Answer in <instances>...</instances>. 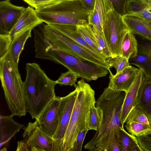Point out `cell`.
Wrapping results in <instances>:
<instances>
[{"label":"cell","mask_w":151,"mask_h":151,"mask_svg":"<svg viewBox=\"0 0 151 151\" xmlns=\"http://www.w3.org/2000/svg\"><path fill=\"white\" fill-rule=\"evenodd\" d=\"M125 95L123 91L114 90L108 87L104 88L96 101L99 125L93 138L85 145V149L91 151L96 145L108 139L116 130L124 127L121 115Z\"/></svg>","instance_id":"6da1fadb"},{"label":"cell","mask_w":151,"mask_h":151,"mask_svg":"<svg viewBox=\"0 0 151 151\" xmlns=\"http://www.w3.org/2000/svg\"><path fill=\"white\" fill-rule=\"evenodd\" d=\"M26 70L24 82L26 110L32 119H36L56 96L57 83L37 63H27Z\"/></svg>","instance_id":"7a4b0ae2"},{"label":"cell","mask_w":151,"mask_h":151,"mask_svg":"<svg viewBox=\"0 0 151 151\" xmlns=\"http://www.w3.org/2000/svg\"><path fill=\"white\" fill-rule=\"evenodd\" d=\"M78 93L63 139L62 151H72L77 136L81 130L88 129L91 109L95 106V91L83 79L74 86Z\"/></svg>","instance_id":"3957f363"},{"label":"cell","mask_w":151,"mask_h":151,"mask_svg":"<svg viewBox=\"0 0 151 151\" xmlns=\"http://www.w3.org/2000/svg\"><path fill=\"white\" fill-rule=\"evenodd\" d=\"M38 58L49 60L61 64L87 81L105 76L109 70L62 51L46 41L42 42L37 51Z\"/></svg>","instance_id":"277c9868"},{"label":"cell","mask_w":151,"mask_h":151,"mask_svg":"<svg viewBox=\"0 0 151 151\" xmlns=\"http://www.w3.org/2000/svg\"><path fill=\"white\" fill-rule=\"evenodd\" d=\"M35 10L39 18L47 24H88L90 14L81 0H58Z\"/></svg>","instance_id":"5b68a950"},{"label":"cell","mask_w":151,"mask_h":151,"mask_svg":"<svg viewBox=\"0 0 151 151\" xmlns=\"http://www.w3.org/2000/svg\"><path fill=\"white\" fill-rule=\"evenodd\" d=\"M0 77L11 115L13 116H25L27 112L24 82L22 80L18 66L14 64L8 54L0 59Z\"/></svg>","instance_id":"8992f818"},{"label":"cell","mask_w":151,"mask_h":151,"mask_svg":"<svg viewBox=\"0 0 151 151\" xmlns=\"http://www.w3.org/2000/svg\"><path fill=\"white\" fill-rule=\"evenodd\" d=\"M40 25L48 41L59 49L81 60L110 69L104 58L77 43L48 24L42 23Z\"/></svg>","instance_id":"52a82bcc"},{"label":"cell","mask_w":151,"mask_h":151,"mask_svg":"<svg viewBox=\"0 0 151 151\" xmlns=\"http://www.w3.org/2000/svg\"><path fill=\"white\" fill-rule=\"evenodd\" d=\"M103 31L111 57L120 55L123 38L130 30L122 16L114 9L106 14L103 25Z\"/></svg>","instance_id":"ba28073f"},{"label":"cell","mask_w":151,"mask_h":151,"mask_svg":"<svg viewBox=\"0 0 151 151\" xmlns=\"http://www.w3.org/2000/svg\"><path fill=\"white\" fill-rule=\"evenodd\" d=\"M76 88L67 95L61 97L58 111V123L53 138L54 151H62L63 139L76 99Z\"/></svg>","instance_id":"9c48e42d"},{"label":"cell","mask_w":151,"mask_h":151,"mask_svg":"<svg viewBox=\"0 0 151 151\" xmlns=\"http://www.w3.org/2000/svg\"><path fill=\"white\" fill-rule=\"evenodd\" d=\"M22 136L30 151H54L53 139L41 129L36 119L34 122L28 123Z\"/></svg>","instance_id":"30bf717a"},{"label":"cell","mask_w":151,"mask_h":151,"mask_svg":"<svg viewBox=\"0 0 151 151\" xmlns=\"http://www.w3.org/2000/svg\"><path fill=\"white\" fill-rule=\"evenodd\" d=\"M61 97L55 96L36 119L41 129L53 139L58 125L59 107Z\"/></svg>","instance_id":"8fae6325"},{"label":"cell","mask_w":151,"mask_h":151,"mask_svg":"<svg viewBox=\"0 0 151 151\" xmlns=\"http://www.w3.org/2000/svg\"><path fill=\"white\" fill-rule=\"evenodd\" d=\"M25 8L11 4L5 0L0 2V32L9 33L22 16Z\"/></svg>","instance_id":"7c38bea8"},{"label":"cell","mask_w":151,"mask_h":151,"mask_svg":"<svg viewBox=\"0 0 151 151\" xmlns=\"http://www.w3.org/2000/svg\"><path fill=\"white\" fill-rule=\"evenodd\" d=\"M143 72L139 68L136 77L126 95L122 109L121 121L124 126L129 113L137 105V98L139 88L145 79Z\"/></svg>","instance_id":"4fadbf2b"},{"label":"cell","mask_w":151,"mask_h":151,"mask_svg":"<svg viewBox=\"0 0 151 151\" xmlns=\"http://www.w3.org/2000/svg\"><path fill=\"white\" fill-rule=\"evenodd\" d=\"M138 69L130 65L114 75L109 70V81L108 87L114 90L126 92L135 79Z\"/></svg>","instance_id":"5bb4252c"},{"label":"cell","mask_w":151,"mask_h":151,"mask_svg":"<svg viewBox=\"0 0 151 151\" xmlns=\"http://www.w3.org/2000/svg\"><path fill=\"white\" fill-rule=\"evenodd\" d=\"M43 23L37 17L33 8L28 6L25 8L16 25L9 33L12 41L22 34L32 30Z\"/></svg>","instance_id":"9a60e30c"},{"label":"cell","mask_w":151,"mask_h":151,"mask_svg":"<svg viewBox=\"0 0 151 151\" xmlns=\"http://www.w3.org/2000/svg\"><path fill=\"white\" fill-rule=\"evenodd\" d=\"M113 9L109 0H96L93 9L89 16L88 24L93 25L99 32L103 33V25L105 16Z\"/></svg>","instance_id":"2e32d148"},{"label":"cell","mask_w":151,"mask_h":151,"mask_svg":"<svg viewBox=\"0 0 151 151\" xmlns=\"http://www.w3.org/2000/svg\"><path fill=\"white\" fill-rule=\"evenodd\" d=\"M13 116H0V147L7 145L11 139L19 130L23 127L24 125L15 122L12 119Z\"/></svg>","instance_id":"e0dca14e"},{"label":"cell","mask_w":151,"mask_h":151,"mask_svg":"<svg viewBox=\"0 0 151 151\" xmlns=\"http://www.w3.org/2000/svg\"><path fill=\"white\" fill-rule=\"evenodd\" d=\"M122 18L132 32L151 42V22L129 15H125Z\"/></svg>","instance_id":"ac0fdd59"},{"label":"cell","mask_w":151,"mask_h":151,"mask_svg":"<svg viewBox=\"0 0 151 151\" xmlns=\"http://www.w3.org/2000/svg\"><path fill=\"white\" fill-rule=\"evenodd\" d=\"M125 14L151 22V0H127Z\"/></svg>","instance_id":"d6986e66"},{"label":"cell","mask_w":151,"mask_h":151,"mask_svg":"<svg viewBox=\"0 0 151 151\" xmlns=\"http://www.w3.org/2000/svg\"><path fill=\"white\" fill-rule=\"evenodd\" d=\"M137 103L151 123V81L145 78L139 90Z\"/></svg>","instance_id":"ffe728a7"},{"label":"cell","mask_w":151,"mask_h":151,"mask_svg":"<svg viewBox=\"0 0 151 151\" xmlns=\"http://www.w3.org/2000/svg\"><path fill=\"white\" fill-rule=\"evenodd\" d=\"M48 24L77 43L82 45L93 52L102 57L99 55L85 41L78 32L77 26L56 24Z\"/></svg>","instance_id":"44dd1931"},{"label":"cell","mask_w":151,"mask_h":151,"mask_svg":"<svg viewBox=\"0 0 151 151\" xmlns=\"http://www.w3.org/2000/svg\"><path fill=\"white\" fill-rule=\"evenodd\" d=\"M137 42L132 32L130 31L125 35L122 43L120 55L129 60L137 56L138 53Z\"/></svg>","instance_id":"7402d4cb"},{"label":"cell","mask_w":151,"mask_h":151,"mask_svg":"<svg viewBox=\"0 0 151 151\" xmlns=\"http://www.w3.org/2000/svg\"><path fill=\"white\" fill-rule=\"evenodd\" d=\"M32 30L22 34L13 40L11 44L8 54L17 66H18L20 55L27 40L31 37Z\"/></svg>","instance_id":"603a6c76"},{"label":"cell","mask_w":151,"mask_h":151,"mask_svg":"<svg viewBox=\"0 0 151 151\" xmlns=\"http://www.w3.org/2000/svg\"><path fill=\"white\" fill-rule=\"evenodd\" d=\"M119 142L121 151H142L137 137L127 132L124 127L120 129Z\"/></svg>","instance_id":"cb8c5ba5"},{"label":"cell","mask_w":151,"mask_h":151,"mask_svg":"<svg viewBox=\"0 0 151 151\" xmlns=\"http://www.w3.org/2000/svg\"><path fill=\"white\" fill-rule=\"evenodd\" d=\"M78 32L86 42L100 56L106 59L104 56L101 49L88 24L77 26Z\"/></svg>","instance_id":"d4e9b609"},{"label":"cell","mask_w":151,"mask_h":151,"mask_svg":"<svg viewBox=\"0 0 151 151\" xmlns=\"http://www.w3.org/2000/svg\"><path fill=\"white\" fill-rule=\"evenodd\" d=\"M151 50V42H146L138 46V53L135 58L129 60L130 65L140 68L146 63Z\"/></svg>","instance_id":"484cf974"},{"label":"cell","mask_w":151,"mask_h":151,"mask_svg":"<svg viewBox=\"0 0 151 151\" xmlns=\"http://www.w3.org/2000/svg\"><path fill=\"white\" fill-rule=\"evenodd\" d=\"M119 133L115 134L106 141L96 145L91 151H121L119 142Z\"/></svg>","instance_id":"4316f807"},{"label":"cell","mask_w":151,"mask_h":151,"mask_svg":"<svg viewBox=\"0 0 151 151\" xmlns=\"http://www.w3.org/2000/svg\"><path fill=\"white\" fill-rule=\"evenodd\" d=\"M125 127L128 133L137 137L146 135L151 132V123L147 125L132 122L126 123Z\"/></svg>","instance_id":"83f0119b"},{"label":"cell","mask_w":151,"mask_h":151,"mask_svg":"<svg viewBox=\"0 0 151 151\" xmlns=\"http://www.w3.org/2000/svg\"><path fill=\"white\" fill-rule=\"evenodd\" d=\"M132 122L149 125L150 123L147 117L139 106L137 105L129 113L125 123Z\"/></svg>","instance_id":"f1b7e54d"},{"label":"cell","mask_w":151,"mask_h":151,"mask_svg":"<svg viewBox=\"0 0 151 151\" xmlns=\"http://www.w3.org/2000/svg\"><path fill=\"white\" fill-rule=\"evenodd\" d=\"M106 60L110 68H115L116 74L118 73L130 65L129 60L120 55L114 57H111Z\"/></svg>","instance_id":"f546056e"},{"label":"cell","mask_w":151,"mask_h":151,"mask_svg":"<svg viewBox=\"0 0 151 151\" xmlns=\"http://www.w3.org/2000/svg\"><path fill=\"white\" fill-rule=\"evenodd\" d=\"M94 35L99 46L101 49L103 54L106 58L111 57L110 51L108 47L103 32L100 33L92 25L88 24Z\"/></svg>","instance_id":"4dcf8cb0"},{"label":"cell","mask_w":151,"mask_h":151,"mask_svg":"<svg viewBox=\"0 0 151 151\" xmlns=\"http://www.w3.org/2000/svg\"><path fill=\"white\" fill-rule=\"evenodd\" d=\"M78 76L75 73L68 70L67 72L61 73L60 76L56 81L57 84L60 86L68 85L71 86H75Z\"/></svg>","instance_id":"1f68e13d"},{"label":"cell","mask_w":151,"mask_h":151,"mask_svg":"<svg viewBox=\"0 0 151 151\" xmlns=\"http://www.w3.org/2000/svg\"><path fill=\"white\" fill-rule=\"evenodd\" d=\"M12 39L9 33L0 34V59L5 57L8 54Z\"/></svg>","instance_id":"d6a6232c"},{"label":"cell","mask_w":151,"mask_h":151,"mask_svg":"<svg viewBox=\"0 0 151 151\" xmlns=\"http://www.w3.org/2000/svg\"><path fill=\"white\" fill-rule=\"evenodd\" d=\"M99 124V116L96 106L90 110L88 118V129L96 131Z\"/></svg>","instance_id":"836d02e7"},{"label":"cell","mask_w":151,"mask_h":151,"mask_svg":"<svg viewBox=\"0 0 151 151\" xmlns=\"http://www.w3.org/2000/svg\"><path fill=\"white\" fill-rule=\"evenodd\" d=\"M137 138L142 151H151V132L146 135Z\"/></svg>","instance_id":"e575fe53"},{"label":"cell","mask_w":151,"mask_h":151,"mask_svg":"<svg viewBox=\"0 0 151 151\" xmlns=\"http://www.w3.org/2000/svg\"><path fill=\"white\" fill-rule=\"evenodd\" d=\"M89 130H81L79 132L75 142L72 151H81L85 137Z\"/></svg>","instance_id":"d590c367"},{"label":"cell","mask_w":151,"mask_h":151,"mask_svg":"<svg viewBox=\"0 0 151 151\" xmlns=\"http://www.w3.org/2000/svg\"><path fill=\"white\" fill-rule=\"evenodd\" d=\"M112 3L114 10L123 16L125 14L127 0H109Z\"/></svg>","instance_id":"8d00e7d4"},{"label":"cell","mask_w":151,"mask_h":151,"mask_svg":"<svg viewBox=\"0 0 151 151\" xmlns=\"http://www.w3.org/2000/svg\"><path fill=\"white\" fill-rule=\"evenodd\" d=\"M35 9L40 8L58 0H23Z\"/></svg>","instance_id":"74e56055"},{"label":"cell","mask_w":151,"mask_h":151,"mask_svg":"<svg viewBox=\"0 0 151 151\" xmlns=\"http://www.w3.org/2000/svg\"><path fill=\"white\" fill-rule=\"evenodd\" d=\"M140 69L143 72L145 78L151 81V50L146 63Z\"/></svg>","instance_id":"f35d334b"},{"label":"cell","mask_w":151,"mask_h":151,"mask_svg":"<svg viewBox=\"0 0 151 151\" xmlns=\"http://www.w3.org/2000/svg\"><path fill=\"white\" fill-rule=\"evenodd\" d=\"M96 0H81L84 7L90 13L94 8Z\"/></svg>","instance_id":"ab89813d"},{"label":"cell","mask_w":151,"mask_h":151,"mask_svg":"<svg viewBox=\"0 0 151 151\" xmlns=\"http://www.w3.org/2000/svg\"><path fill=\"white\" fill-rule=\"evenodd\" d=\"M16 151H30L27 143L24 140L18 141Z\"/></svg>","instance_id":"60d3db41"},{"label":"cell","mask_w":151,"mask_h":151,"mask_svg":"<svg viewBox=\"0 0 151 151\" xmlns=\"http://www.w3.org/2000/svg\"><path fill=\"white\" fill-rule=\"evenodd\" d=\"M7 149L6 148V147H4L2 148V149H1L0 151H6L7 150Z\"/></svg>","instance_id":"b9f144b4"},{"label":"cell","mask_w":151,"mask_h":151,"mask_svg":"<svg viewBox=\"0 0 151 151\" xmlns=\"http://www.w3.org/2000/svg\"><path fill=\"white\" fill-rule=\"evenodd\" d=\"M7 0L9 1V0Z\"/></svg>","instance_id":"7bdbcfd3"}]
</instances>
